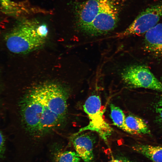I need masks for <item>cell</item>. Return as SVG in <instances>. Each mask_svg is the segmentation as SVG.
I'll return each mask as SVG.
<instances>
[{
    "mask_svg": "<svg viewBox=\"0 0 162 162\" xmlns=\"http://www.w3.org/2000/svg\"><path fill=\"white\" fill-rule=\"evenodd\" d=\"M69 93L54 83L37 86L20 96L8 94L5 105L18 125L32 135L40 137L59 127L66 118Z\"/></svg>",
    "mask_w": 162,
    "mask_h": 162,
    "instance_id": "6da1fadb",
    "label": "cell"
},
{
    "mask_svg": "<svg viewBox=\"0 0 162 162\" xmlns=\"http://www.w3.org/2000/svg\"><path fill=\"white\" fill-rule=\"evenodd\" d=\"M48 32L46 24L36 20L23 18L5 34V45L14 54L28 53L44 44Z\"/></svg>",
    "mask_w": 162,
    "mask_h": 162,
    "instance_id": "7a4b0ae2",
    "label": "cell"
},
{
    "mask_svg": "<svg viewBox=\"0 0 162 162\" xmlns=\"http://www.w3.org/2000/svg\"><path fill=\"white\" fill-rule=\"evenodd\" d=\"M89 121L87 125L81 128L74 135L86 131L97 133L106 144L112 134L113 129L104 119V110L101 109V102L99 96L92 95L87 98L83 106Z\"/></svg>",
    "mask_w": 162,
    "mask_h": 162,
    "instance_id": "3957f363",
    "label": "cell"
},
{
    "mask_svg": "<svg viewBox=\"0 0 162 162\" xmlns=\"http://www.w3.org/2000/svg\"><path fill=\"white\" fill-rule=\"evenodd\" d=\"M120 10L119 3L117 0H110L96 15L90 24L81 31L92 37L109 32L117 26Z\"/></svg>",
    "mask_w": 162,
    "mask_h": 162,
    "instance_id": "277c9868",
    "label": "cell"
},
{
    "mask_svg": "<svg viewBox=\"0 0 162 162\" xmlns=\"http://www.w3.org/2000/svg\"><path fill=\"white\" fill-rule=\"evenodd\" d=\"M121 77L128 88H144L162 92V83L145 66L135 64L126 66L122 70Z\"/></svg>",
    "mask_w": 162,
    "mask_h": 162,
    "instance_id": "5b68a950",
    "label": "cell"
},
{
    "mask_svg": "<svg viewBox=\"0 0 162 162\" xmlns=\"http://www.w3.org/2000/svg\"><path fill=\"white\" fill-rule=\"evenodd\" d=\"M162 17V3L152 5L142 11L127 28L115 36L121 38L145 34L157 24Z\"/></svg>",
    "mask_w": 162,
    "mask_h": 162,
    "instance_id": "8992f818",
    "label": "cell"
},
{
    "mask_svg": "<svg viewBox=\"0 0 162 162\" xmlns=\"http://www.w3.org/2000/svg\"><path fill=\"white\" fill-rule=\"evenodd\" d=\"M110 0H88L76 4L75 14L76 25L81 31L92 22L96 15Z\"/></svg>",
    "mask_w": 162,
    "mask_h": 162,
    "instance_id": "52a82bcc",
    "label": "cell"
},
{
    "mask_svg": "<svg viewBox=\"0 0 162 162\" xmlns=\"http://www.w3.org/2000/svg\"><path fill=\"white\" fill-rule=\"evenodd\" d=\"M143 49L155 59L162 61V23H158L145 34Z\"/></svg>",
    "mask_w": 162,
    "mask_h": 162,
    "instance_id": "ba28073f",
    "label": "cell"
},
{
    "mask_svg": "<svg viewBox=\"0 0 162 162\" xmlns=\"http://www.w3.org/2000/svg\"><path fill=\"white\" fill-rule=\"evenodd\" d=\"M90 131L75 135L73 141L76 152L84 162H92L94 159L93 148L96 137Z\"/></svg>",
    "mask_w": 162,
    "mask_h": 162,
    "instance_id": "9c48e42d",
    "label": "cell"
},
{
    "mask_svg": "<svg viewBox=\"0 0 162 162\" xmlns=\"http://www.w3.org/2000/svg\"><path fill=\"white\" fill-rule=\"evenodd\" d=\"M0 5L3 12L14 16L25 17L30 11L29 4L26 0L19 2L10 0H0Z\"/></svg>",
    "mask_w": 162,
    "mask_h": 162,
    "instance_id": "30bf717a",
    "label": "cell"
},
{
    "mask_svg": "<svg viewBox=\"0 0 162 162\" xmlns=\"http://www.w3.org/2000/svg\"><path fill=\"white\" fill-rule=\"evenodd\" d=\"M132 149L152 162H162V145L136 143Z\"/></svg>",
    "mask_w": 162,
    "mask_h": 162,
    "instance_id": "8fae6325",
    "label": "cell"
},
{
    "mask_svg": "<svg viewBox=\"0 0 162 162\" xmlns=\"http://www.w3.org/2000/svg\"><path fill=\"white\" fill-rule=\"evenodd\" d=\"M126 124L130 130L132 134L150 135V131L146 122L137 116L129 115L126 116Z\"/></svg>",
    "mask_w": 162,
    "mask_h": 162,
    "instance_id": "7c38bea8",
    "label": "cell"
},
{
    "mask_svg": "<svg viewBox=\"0 0 162 162\" xmlns=\"http://www.w3.org/2000/svg\"><path fill=\"white\" fill-rule=\"evenodd\" d=\"M110 117L114 124L119 129L132 134L130 130L125 123V115L119 107L111 104L110 105Z\"/></svg>",
    "mask_w": 162,
    "mask_h": 162,
    "instance_id": "4fadbf2b",
    "label": "cell"
},
{
    "mask_svg": "<svg viewBox=\"0 0 162 162\" xmlns=\"http://www.w3.org/2000/svg\"><path fill=\"white\" fill-rule=\"evenodd\" d=\"M81 159L76 152L69 151H58L53 156V162H80Z\"/></svg>",
    "mask_w": 162,
    "mask_h": 162,
    "instance_id": "5bb4252c",
    "label": "cell"
},
{
    "mask_svg": "<svg viewBox=\"0 0 162 162\" xmlns=\"http://www.w3.org/2000/svg\"><path fill=\"white\" fill-rule=\"evenodd\" d=\"M154 107L156 114V122L162 129V94L157 99Z\"/></svg>",
    "mask_w": 162,
    "mask_h": 162,
    "instance_id": "9a60e30c",
    "label": "cell"
},
{
    "mask_svg": "<svg viewBox=\"0 0 162 162\" xmlns=\"http://www.w3.org/2000/svg\"><path fill=\"white\" fill-rule=\"evenodd\" d=\"M5 139L4 134L0 130V159L3 158L5 150Z\"/></svg>",
    "mask_w": 162,
    "mask_h": 162,
    "instance_id": "2e32d148",
    "label": "cell"
},
{
    "mask_svg": "<svg viewBox=\"0 0 162 162\" xmlns=\"http://www.w3.org/2000/svg\"><path fill=\"white\" fill-rule=\"evenodd\" d=\"M109 162H135L125 157H119L112 158Z\"/></svg>",
    "mask_w": 162,
    "mask_h": 162,
    "instance_id": "e0dca14e",
    "label": "cell"
},
{
    "mask_svg": "<svg viewBox=\"0 0 162 162\" xmlns=\"http://www.w3.org/2000/svg\"></svg>",
    "mask_w": 162,
    "mask_h": 162,
    "instance_id": "ac0fdd59",
    "label": "cell"
}]
</instances>
